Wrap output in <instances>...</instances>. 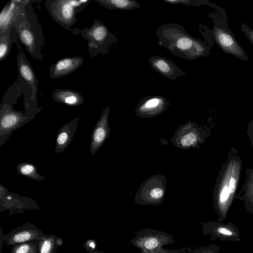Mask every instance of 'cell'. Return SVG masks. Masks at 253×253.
<instances>
[{"mask_svg":"<svg viewBox=\"0 0 253 253\" xmlns=\"http://www.w3.org/2000/svg\"><path fill=\"white\" fill-rule=\"evenodd\" d=\"M83 248L88 252L93 251L97 250V244L93 239H88L85 241L83 245Z\"/></svg>","mask_w":253,"mask_h":253,"instance_id":"cell-29","label":"cell"},{"mask_svg":"<svg viewBox=\"0 0 253 253\" xmlns=\"http://www.w3.org/2000/svg\"><path fill=\"white\" fill-rule=\"evenodd\" d=\"M52 97L58 102L70 105H80L84 100L79 92L68 89H56L52 92Z\"/></svg>","mask_w":253,"mask_h":253,"instance_id":"cell-19","label":"cell"},{"mask_svg":"<svg viewBox=\"0 0 253 253\" xmlns=\"http://www.w3.org/2000/svg\"><path fill=\"white\" fill-rule=\"evenodd\" d=\"M17 64L19 79L29 85L32 88V99H34L38 92L37 80L34 71L22 52L17 55Z\"/></svg>","mask_w":253,"mask_h":253,"instance_id":"cell-16","label":"cell"},{"mask_svg":"<svg viewBox=\"0 0 253 253\" xmlns=\"http://www.w3.org/2000/svg\"><path fill=\"white\" fill-rule=\"evenodd\" d=\"M11 253H40L39 240L14 245L11 249Z\"/></svg>","mask_w":253,"mask_h":253,"instance_id":"cell-23","label":"cell"},{"mask_svg":"<svg viewBox=\"0 0 253 253\" xmlns=\"http://www.w3.org/2000/svg\"><path fill=\"white\" fill-rule=\"evenodd\" d=\"M167 178L162 174H154L141 184L134 197L139 205L159 206L164 199L166 191Z\"/></svg>","mask_w":253,"mask_h":253,"instance_id":"cell-5","label":"cell"},{"mask_svg":"<svg viewBox=\"0 0 253 253\" xmlns=\"http://www.w3.org/2000/svg\"><path fill=\"white\" fill-rule=\"evenodd\" d=\"M58 237L54 234H45L39 240L40 253H56L58 247L57 243Z\"/></svg>","mask_w":253,"mask_h":253,"instance_id":"cell-21","label":"cell"},{"mask_svg":"<svg viewBox=\"0 0 253 253\" xmlns=\"http://www.w3.org/2000/svg\"><path fill=\"white\" fill-rule=\"evenodd\" d=\"M68 139V134L65 132H61L57 137V143L60 145L64 144Z\"/></svg>","mask_w":253,"mask_h":253,"instance_id":"cell-32","label":"cell"},{"mask_svg":"<svg viewBox=\"0 0 253 253\" xmlns=\"http://www.w3.org/2000/svg\"><path fill=\"white\" fill-rule=\"evenodd\" d=\"M241 29L252 44L253 48V29L244 23H241Z\"/></svg>","mask_w":253,"mask_h":253,"instance_id":"cell-28","label":"cell"},{"mask_svg":"<svg viewBox=\"0 0 253 253\" xmlns=\"http://www.w3.org/2000/svg\"><path fill=\"white\" fill-rule=\"evenodd\" d=\"M12 28L5 33L0 35V61L5 60L9 55L12 43L15 40L12 37Z\"/></svg>","mask_w":253,"mask_h":253,"instance_id":"cell-22","label":"cell"},{"mask_svg":"<svg viewBox=\"0 0 253 253\" xmlns=\"http://www.w3.org/2000/svg\"><path fill=\"white\" fill-rule=\"evenodd\" d=\"M20 171L23 174L29 175L34 172L35 168L32 165H25L21 168Z\"/></svg>","mask_w":253,"mask_h":253,"instance_id":"cell-31","label":"cell"},{"mask_svg":"<svg viewBox=\"0 0 253 253\" xmlns=\"http://www.w3.org/2000/svg\"><path fill=\"white\" fill-rule=\"evenodd\" d=\"M150 67L164 77L175 80L187 73L178 67L172 61L165 57L152 56L149 58Z\"/></svg>","mask_w":253,"mask_h":253,"instance_id":"cell-13","label":"cell"},{"mask_svg":"<svg viewBox=\"0 0 253 253\" xmlns=\"http://www.w3.org/2000/svg\"><path fill=\"white\" fill-rule=\"evenodd\" d=\"M86 253H104V252L100 251L99 250H96L93 251L88 252Z\"/></svg>","mask_w":253,"mask_h":253,"instance_id":"cell-35","label":"cell"},{"mask_svg":"<svg viewBox=\"0 0 253 253\" xmlns=\"http://www.w3.org/2000/svg\"><path fill=\"white\" fill-rule=\"evenodd\" d=\"M247 134L253 148V119L248 125Z\"/></svg>","mask_w":253,"mask_h":253,"instance_id":"cell-30","label":"cell"},{"mask_svg":"<svg viewBox=\"0 0 253 253\" xmlns=\"http://www.w3.org/2000/svg\"><path fill=\"white\" fill-rule=\"evenodd\" d=\"M210 32L214 42L224 52L243 60H249V57L236 41L233 33L225 25L215 23L213 29Z\"/></svg>","mask_w":253,"mask_h":253,"instance_id":"cell-9","label":"cell"},{"mask_svg":"<svg viewBox=\"0 0 253 253\" xmlns=\"http://www.w3.org/2000/svg\"><path fill=\"white\" fill-rule=\"evenodd\" d=\"M172 235L162 231L150 228L139 230L130 240L132 246L140 251H150L174 243Z\"/></svg>","mask_w":253,"mask_h":253,"instance_id":"cell-8","label":"cell"},{"mask_svg":"<svg viewBox=\"0 0 253 253\" xmlns=\"http://www.w3.org/2000/svg\"><path fill=\"white\" fill-rule=\"evenodd\" d=\"M220 249V247L217 245L211 244L196 249L192 253H218Z\"/></svg>","mask_w":253,"mask_h":253,"instance_id":"cell-27","label":"cell"},{"mask_svg":"<svg viewBox=\"0 0 253 253\" xmlns=\"http://www.w3.org/2000/svg\"><path fill=\"white\" fill-rule=\"evenodd\" d=\"M31 2V0L22 9L12 27L30 55L42 60L41 48L44 44L43 34Z\"/></svg>","mask_w":253,"mask_h":253,"instance_id":"cell-3","label":"cell"},{"mask_svg":"<svg viewBox=\"0 0 253 253\" xmlns=\"http://www.w3.org/2000/svg\"><path fill=\"white\" fill-rule=\"evenodd\" d=\"M241 169L242 160L232 148L219 171L213 190V208L218 221L222 222L227 217L236 195Z\"/></svg>","mask_w":253,"mask_h":253,"instance_id":"cell-2","label":"cell"},{"mask_svg":"<svg viewBox=\"0 0 253 253\" xmlns=\"http://www.w3.org/2000/svg\"><path fill=\"white\" fill-rule=\"evenodd\" d=\"M201 224L203 234L210 236L211 241L219 239L221 241L237 242L241 240L239 231L232 222L224 224L217 220H211L202 222Z\"/></svg>","mask_w":253,"mask_h":253,"instance_id":"cell-10","label":"cell"},{"mask_svg":"<svg viewBox=\"0 0 253 253\" xmlns=\"http://www.w3.org/2000/svg\"><path fill=\"white\" fill-rule=\"evenodd\" d=\"M45 234L34 224L27 222L5 234L4 242L8 246H14L26 242L40 240Z\"/></svg>","mask_w":253,"mask_h":253,"instance_id":"cell-12","label":"cell"},{"mask_svg":"<svg viewBox=\"0 0 253 253\" xmlns=\"http://www.w3.org/2000/svg\"><path fill=\"white\" fill-rule=\"evenodd\" d=\"M110 113V107L107 106L103 111L101 117L94 129L93 134V149L95 151L99 148L108 138L110 129L108 118Z\"/></svg>","mask_w":253,"mask_h":253,"instance_id":"cell-18","label":"cell"},{"mask_svg":"<svg viewBox=\"0 0 253 253\" xmlns=\"http://www.w3.org/2000/svg\"><path fill=\"white\" fill-rule=\"evenodd\" d=\"M0 253L1 252L2 250V243L3 241H4V236L5 234H4L2 232V228L0 227Z\"/></svg>","mask_w":253,"mask_h":253,"instance_id":"cell-33","label":"cell"},{"mask_svg":"<svg viewBox=\"0 0 253 253\" xmlns=\"http://www.w3.org/2000/svg\"><path fill=\"white\" fill-rule=\"evenodd\" d=\"M31 0H11L3 8L0 14V35L12 28L22 9Z\"/></svg>","mask_w":253,"mask_h":253,"instance_id":"cell-14","label":"cell"},{"mask_svg":"<svg viewBox=\"0 0 253 253\" xmlns=\"http://www.w3.org/2000/svg\"><path fill=\"white\" fill-rule=\"evenodd\" d=\"M90 0H47L44 5L52 19L70 32L76 23L77 13L80 12Z\"/></svg>","mask_w":253,"mask_h":253,"instance_id":"cell-4","label":"cell"},{"mask_svg":"<svg viewBox=\"0 0 253 253\" xmlns=\"http://www.w3.org/2000/svg\"><path fill=\"white\" fill-rule=\"evenodd\" d=\"M78 32L87 40L88 50L90 52L106 54L109 47L117 41V38L108 27L97 19L94 20L91 27L79 30Z\"/></svg>","mask_w":253,"mask_h":253,"instance_id":"cell-6","label":"cell"},{"mask_svg":"<svg viewBox=\"0 0 253 253\" xmlns=\"http://www.w3.org/2000/svg\"><path fill=\"white\" fill-rule=\"evenodd\" d=\"M194 251L191 248H184L180 249H167L160 248L150 251H140L139 253H192Z\"/></svg>","mask_w":253,"mask_h":253,"instance_id":"cell-25","label":"cell"},{"mask_svg":"<svg viewBox=\"0 0 253 253\" xmlns=\"http://www.w3.org/2000/svg\"><path fill=\"white\" fill-rule=\"evenodd\" d=\"M57 243L58 246H60L63 244V241L62 239L58 237L57 239Z\"/></svg>","mask_w":253,"mask_h":253,"instance_id":"cell-34","label":"cell"},{"mask_svg":"<svg viewBox=\"0 0 253 253\" xmlns=\"http://www.w3.org/2000/svg\"><path fill=\"white\" fill-rule=\"evenodd\" d=\"M246 180L238 194L236 195L234 200L242 201L245 210L253 214V169H246Z\"/></svg>","mask_w":253,"mask_h":253,"instance_id":"cell-17","label":"cell"},{"mask_svg":"<svg viewBox=\"0 0 253 253\" xmlns=\"http://www.w3.org/2000/svg\"><path fill=\"white\" fill-rule=\"evenodd\" d=\"M170 106V102L162 96L147 95L138 102L135 114L139 118H152L162 114Z\"/></svg>","mask_w":253,"mask_h":253,"instance_id":"cell-11","label":"cell"},{"mask_svg":"<svg viewBox=\"0 0 253 253\" xmlns=\"http://www.w3.org/2000/svg\"><path fill=\"white\" fill-rule=\"evenodd\" d=\"M163 1L169 4H181L187 6H194L199 7L202 5H211V3L208 0H163Z\"/></svg>","mask_w":253,"mask_h":253,"instance_id":"cell-24","label":"cell"},{"mask_svg":"<svg viewBox=\"0 0 253 253\" xmlns=\"http://www.w3.org/2000/svg\"><path fill=\"white\" fill-rule=\"evenodd\" d=\"M100 5L109 9L131 10L139 8L140 4L135 0H95Z\"/></svg>","mask_w":253,"mask_h":253,"instance_id":"cell-20","label":"cell"},{"mask_svg":"<svg viewBox=\"0 0 253 253\" xmlns=\"http://www.w3.org/2000/svg\"><path fill=\"white\" fill-rule=\"evenodd\" d=\"M156 35L160 46L181 59L194 60L210 55L211 46L207 41L190 36L178 24H163L156 30Z\"/></svg>","mask_w":253,"mask_h":253,"instance_id":"cell-1","label":"cell"},{"mask_svg":"<svg viewBox=\"0 0 253 253\" xmlns=\"http://www.w3.org/2000/svg\"><path fill=\"white\" fill-rule=\"evenodd\" d=\"M18 121L17 116L13 113L5 115L1 119V126L4 128L11 127Z\"/></svg>","mask_w":253,"mask_h":253,"instance_id":"cell-26","label":"cell"},{"mask_svg":"<svg viewBox=\"0 0 253 253\" xmlns=\"http://www.w3.org/2000/svg\"><path fill=\"white\" fill-rule=\"evenodd\" d=\"M7 199H8V200H10V199H11V197H10V196H8V197H7Z\"/></svg>","mask_w":253,"mask_h":253,"instance_id":"cell-36","label":"cell"},{"mask_svg":"<svg viewBox=\"0 0 253 253\" xmlns=\"http://www.w3.org/2000/svg\"><path fill=\"white\" fill-rule=\"evenodd\" d=\"M208 135L206 128L196 123L188 121L177 128L170 141L174 146L183 150L198 149Z\"/></svg>","mask_w":253,"mask_h":253,"instance_id":"cell-7","label":"cell"},{"mask_svg":"<svg viewBox=\"0 0 253 253\" xmlns=\"http://www.w3.org/2000/svg\"><path fill=\"white\" fill-rule=\"evenodd\" d=\"M84 61V58L79 56L61 59L50 66L49 77L57 79L66 76L79 68Z\"/></svg>","mask_w":253,"mask_h":253,"instance_id":"cell-15","label":"cell"}]
</instances>
